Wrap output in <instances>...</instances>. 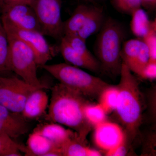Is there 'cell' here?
<instances>
[{
    "mask_svg": "<svg viewBox=\"0 0 156 156\" xmlns=\"http://www.w3.org/2000/svg\"><path fill=\"white\" fill-rule=\"evenodd\" d=\"M121 57L130 70L140 77L149 60L148 48L142 39H131L123 44Z\"/></svg>",
    "mask_w": 156,
    "mask_h": 156,
    "instance_id": "obj_10",
    "label": "cell"
},
{
    "mask_svg": "<svg viewBox=\"0 0 156 156\" xmlns=\"http://www.w3.org/2000/svg\"><path fill=\"white\" fill-rule=\"evenodd\" d=\"M3 25L7 33L18 38L31 48L38 67H42L56 55V49L48 44L44 35L41 32L21 29L7 24Z\"/></svg>",
    "mask_w": 156,
    "mask_h": 156,
    "instance_id": "obj_8",
    "label": "cell"
},
{
    "mask_svg": "<svg viewBox=\"0 0 156 156\" xmlns=\"http://www.w3.org/2000/svg\"><path fill=\"white\" fill-rule=\"evenodd\" d=\"M153 89L150 92L149 102L150 103V114L152 118L154 119V117L156 118V88Z\"/></svg>",
    "mask_w": 156,
    "mask_h": 156,
    "instance_id": "obj_31",
    "label": "cell"
},
{
    "mask_svg": "<svg viewBox=\"0 0 156 156\" xmlns=\"http://www.w3.org/2000/svg\"><path fill=\"white\" fill-rule=\"evenodd\" d=\"M44 89H37L26 101L21 115L26 119H34L44 114L49 104V97Z\"/></svg>",
    "mask_w": 156,
    "mask_h": 156,
    "instance_id": "obj_13",
    "label": "cell"
},
{
    "mask_svg": "<svg viewBox=\"0 0 156 156\" xmlns=\"http://www.w3.org/2000/svg\"><path fill=\"white\" fill-rule=\"evenodd\" d=\"M33 0H0V13L3 9L14 5L24 4L30 5Z\"/></svg>",
    "mask_w": 156,
    "mask_h": 156,
    "instance_id": "obj_29",
    "label": "cell"
},
{
    "mask_svg": "<svg viewBox=\"0 0 156 156\" xmlns=\"http://www.w3.org/2000/svg\"><path fill=\"white\" fill-rule=\"evenodd\" d=\"M9 44V60L11 71L32 86L47 89L37 75V66L33 51L24 42L7 33Z\"/></svg>",
    "mask_w": 156,
    "mask_h": 156,
    "instance_id": "obj_5",
    "label": "cell"
},
{
    "mask_svg": "<svg viewBox=\"0 0 156 156\" xmlns=\"http://www.w3.org/2000/svg\"><path fill=\"white\" fill-rule=\"evenodd\" d=\"M140 77L151 81L156 80V62L149 61L143 70Z\"/></svg>",
    "mask_w": 156,
    "mask_h": 156,
    "instance_id": "obj_28",
    "label": "cell"
},
{
    "mask_svg": "<svg viewBox=\"0 0 156 156\" xmlns=\"http://www.w3.org/2000/svg\"><path fill=\"white\" fill-rule=\"evenodd\" d=\"M93 140L95 145L107 153L124 143L126 138L122 127L106 121L94 127Z\"/></svg>",
    "mask_w": 156,
    "mask_h": 156,
    "instance_id": "obj_11",
    "label": "cell"
},
{
    "mask_svg": "<svg viewBox=\"0 0 156 156\" xmlns=\"http://www.w3.org/2000/svg\"><path fill=\"white\" fill-rule=\"evenodd\" d=\"M68 43L77 53L90 60H98L88 50L86 45V41L77 35L64 36Z\"/></svg>",
    "mask_w": 156,
    "mask_h": 156,
    "instance_id": "obj_25",
    "label": "cell"
},
{
    "mask_svg": "<svg viewBox=\"0 0 156 156\" xmlns=\"http://www.w3.org/2000/svg\"><path fill=\"white\" fill-rule=\"evenodd\" d=\"M10 71L9 38L0 17V73Z\"/></svg>",
    "mask_w": 156,
    "mask_h": 156,
    "instance_id": "obj_22",
    "label": "cell"
},
{
    "mask_svg": "<svg viewBox=\"0 0 156 156\" xmlns=\"http://www.w3.org/2000/svg\"><path fill=\"white\" fill-rule=\"evenodd\" d=\"M149 52V61L156 62V19L151 21L150 27L147 33L142 39Z\"/></svg>",
    "mask_w": 156,
    "mask_h": 156,
    "instance_id": "obj_26",
    "label": "cell"
},
{
    "mask_svg": "<svg viewBox=\"0 0 156 156\" xmlns=\"http://www.w3.org/2000/svg\"><path fill=\"white\" fill-rule=\"evenodd\" d=\"M58 50L66 63L93 73H98L101 71L98 60H90L77 53L71 47L64 37L60 40Z\"/></svg>",
    "mask_w": 156,
    "mask_h": 156,
    "instance_id": "obj_15",
    "label": "cell"
},
{
    "mask_svg": "<svg viewBox=\"0 0 156 156\" xmlns=\"http://www.w3.org/2000/svg\"><path fill=\"white\" fill-rule=\"evenodd\" d=\"M80 93L58 83L51 88V96L45 119L68 127L85 142L92 126L87 122L84 109L91 102Z\"/></svg>",
    "mask_w": 156,
    "mask_h": 156,
    "instance_id": "obj_1",
    "label": "cell"
},
{
    "mask_svg": "<svg viewBox=\"0 0 156 156\" xmlns=\"http://www.w3.org/2000/svg\"><path fill=\"white\" fill-rule=\"evenodd\" d=\"M120 80L117 85L119 91L115 112L125 131L126 140H134L142 123L144 97L137 79L128 66L122 62Z\"/></svg>",
    "mask_w": 156,
    "mask_h": 156,
    "instance_id": "obj_2",
    "label": "cell"
},
{
    "mask_svg": "<svg viewBox=\"0 0 156 156\" xmlns=\"http://www.w3.org/2000/svg\"><path fill=\"white\" fill-rule=\"evenodd\" d=\"M99 1V0H92V2H95V1Z\"/></svg>",
    "mask_w": 156,
    "mask_h": 156,
    "instance_id": "obj_34",
    "label": "cell"
},
{
    "mask_svg": "<svg viewBox=\"0 0 156 156\" xmlns=\"http://www.w3.org/2000/svg\"><path fill=\"white\" fill-rule=\"evenodd\" d=\"M63 156H100L101 154L96 150L85 145V142L80 138L71 139L61 147Z\"/></svg>",
    "mask_w": 156,
    "mask_h": 156,
    "instance_id": "obj_19",
    "label": "cell"
},
{
    "mask_svg": "<svg viewBox=\"0 0 156 156\" xmlns=\"http://www.w3.org/2000/svg\"><path fill=\"white\" fill-rule=\"evenodd\" d=\"M112 2L119 12L128 15L142 6L141 0H112Z\"/></svg>",
    "mask_w": 156,
    "mask_h": 156,
    "instance_id": "obj_27",
    "label": "cell"
},
{
    "mask_svg": "<svg viewBox=\"0 0 156 156\" xmlns=\"http://www.w3.org/2000/svg\"><path fill=\"white\" fill-rule=\"evenodd\" d=\"M107 113L99 103H88L84 109V115L87 122L92 127L107 121Z\"/></svg>",
    "mask_w": 156,
    "mask_h": 156,
    "instance_id": "obj_24",
    "label": "cell"
},
{
    "mask_svg": "<svg viewBox=\"0 0 156 156\" xmlns=\"http://www.w3.org/2000/svg\"><path fill=\"white\" fill-rule=\"evenodd\" d=\"M105 19L103 9L97 6H92L83 25L76 35L87 41L89 37L99 31Z\"/></svg>",
    "mask_w": 156,
    "mask_h": 156,
    "instance_id": "obj_17",
    "label": "cell"
},
{
    "mask_svg": "<svg viewBox=\"0 0 156 156\" xmlns=\"http://www.w3.org/2000/svg\"><path fill=\"white\" fill-rule=\"evenodd\" d=\"M62 0H33V9L44 35L55 40L64 36L63 23L61 17Z\"/></svg>",
    "mask_w": 156,
    "mask_h": 156,
    "instance_id": "obj_6",
    "label": "cell"
},
{
    "mask_svg": "<svg viewBox=\"0 0 156 156\" xmlns=\"http://www.w3.org/2000/svg\"><path fill=\"white\" fill-rule=\"evenodd\" d=\"M34 130L38 131L61 149L62 147L70 140L80 138L74 131L66 129L57 123L48 122L40 124Z\"/></svg>",
    "mask_w": 156,
    "mask_h": 156,
    "instance_id": "obj_14",
    "label": "cell"
},
{
    "mask_svg": "<svg viewBox=\"0 0 156 156\" xmlns=\"http://www.w3.org/2000/svg\"><path fill=\"white\" fill-rule=\"evenodd\" d=\"M0 17L3 24L41 32L36 15L32 8L29 5L20 4L10 6L1 11Z\"/></svg>",
    "mask_w": 156,
    "mask_h": 156,
    "instance_id": "obj_9",
    "label": "cell"
},
{
    "mask_svg": "<svg viewBox=\"0 0 156 156\" xmlns=\"http://www.w3.org/2000/svg\"><path fill=\"white\" fill-rule=\"evenodd\" d=\"M25 156H45L53 151H61L50 140L35 130L29 135Z\"/></svg>",
    "mask_w": 156,
    "mask_h": 156,
    "instance_id": "obj_16",
    "label": "cell"
},
{
    "mask_svg": "<svg viewBox=\"0 0 156 156\" xmlns=\"http://www.w3.org/2000/svg\"><path fill=\"white\" fill-rule=\"evenodd\" d=\"M83 1H86V2H90L93 3L92 2V0H83Z\"/></svg>",
    "mask_w": 156,
    "mask_h": 156,
    "instance_id": "obj_33",
    "label": "cell"
},
{
    "mask_svg": "<svg viewBox=\"0 0 156 156\" xmlns=\"http://www.w3.org/2000/svg\"><path fill=\"white\" fill-rule=\"evenodd\" d=\"M44 69L66 87L76 90L89 99H98L109 84L80 68L68 63L45 64Z\"/></svg>",
    "mask_w": 156,
    "mask_h": 156,
    "instance_id": "obj_4",
    "label": "cell"
},
{
    "mask_svg": "<svg viewBox=\"0 0 156 156\" xmlns=\"http://www.w3.org/2000/svg\"><path fill=\"white\" fill-rule=\"evenodd\" d=\"M92 6L82 4L76 8L71 17L63 23L64 36L76 35L83 25Z\"/></svg>",
    "mask_w": 156,
    "mask_h": 156,
    "instance_id": "obj_18",
    "label": "cell"
},
{
    "mask_svg": "<svg viewBox=\"0 0 156 156\" xmlns=\"http://www.w3.org/2000/svg\"><path fill=\"white\" fill-rule=\"evenodd\" d=\"M117 86L110 85L102 91L98 98L99 104L106 112L107 114L115 111L119 96Z\"/></svg>",
    "mask_w": 156,
    "mask_h": 156,
    "instance_id": "obj_21",
    "label": "cell"
},
{
    "mask_svg": "<svg viewBox=\"0 0 156 156\" xmlns=\"http://www.w3.org/2000/svg\"><path fill=\"white\" fill-rule=\"evenodd\" d=\"M142 6L150 10H154L156 8V0H141Z\"/></svg>",
    "mask_w": 156,
    "mask_h": 156,
    "instance_id": "obj_32",
    "label": "cell"
},
{
    "mask_svg": "<svg viewBox=\"0 0 156 156\" xmlns=\"http://www.w3.org/2000/svg\"><path fill=\"white\" fill-rule=\"evenodd\" d=\"M26 147L5 135L0 134V156H22L25 154Z\"/></svg>",
    "mask_w": 156,
    "mask_h": 156,
    "instance_id": "obj_23",
    "label": "cell"
},
{
    "mask_svg": "<svg viewBox=\"0 0 156 156\" xmlns=\"http://www.w3.org/2000/svg\"><path fill=\"white\" fill-rule=\"evenodd\" d=\"M131 15V31L135 36L142 39L149 30L151 21L149 20L147 13L141 8L133 11Z\"/></svg>",
    "mask_w": 156,
    "mask_h": 156,
    "instance_id": "obj_20",
    "label": "cell"
},
{
    "mask_svg": "<svg viewBox=\"0 0 156 156\" xmlns=\"http://www.w3.org/2000/svg\"><path fill=\"white\" fill-rule=\"evenodd\" d=\"M127 144H129L126 141L118 147L113 150L105 154L106 156H126L128 152V147Z\"/></svg>",
    "mask_w": 156,
    "mask_h": 156,
    "instance_id": "obj_30",
    "label": "cell"
},
{
    "mask_svg": "<svg viewBox=\"0 0 156 156\" xmlns=\"http://www.w3.org/2000/svg\"><path fill=\"white\" fill-rule=\"evenodd\" d=\"M98 32L94 50L101 70L111 76L116 77L120 75L122 66L121 52L125 30L120 22L108 17Z\"/></svg>",
    "mask_w": 156,
    "mask_h": 156,
    "instance_id": "obj_3",
    "label": "cell"
},
{
    "mask_svg": "<svg viewBox=\"0 0 156 156\" xmlns=\"http://www.w3.org/2000/svg\"><path fill=\"white\" fill-rule=\"evenodd\" d=\"M37 89L40 88L22 79L0 75V105L14 112L21 114L27 97Z\"/></svg>",
    "mask_w": 156,
    "mask_h": 156,
    "instance_id": "obj_7",
    "label": "cell"
},
{
    "mask_svg": "<svg viewBox=\"0 0 156 156\" xmlns=\"http://www.w3.org/2000/svg\"><path fill=\"white\" fill-rule=\"evenodd\" d=\"M29 128L21 114L14 112L0 105V134L14 140L26 134Z\"/></svg>",
    "mask_w": 156,
    "mask_h": 156,
    "instance_id": "obj_12",
    "label": "cell"
}]
</instances>
